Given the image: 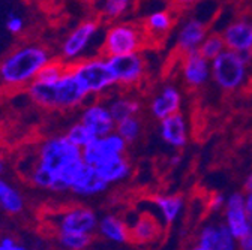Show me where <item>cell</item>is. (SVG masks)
Listing matches in <instances>:
<instances>
[{"instance_id":"12","label":"cell","mask_w":252,"mask_h":250,"mask_svg":"<svg viewBox=\"0 0 252 250\" xmlns=\"http://www.w3.org/2000/svg\"><path fill=\"white\" fill-rule=\"evenodd\" d=\"M204 250H239L236 237L230 232L222 219L206 222L197 234V243Z\"/></svg>"},{"instance_id":"17","label":"cell","mask_w":252,"mask_h":250,"mask_svg":"<svg viewBox=\"0 0 252 250\" xmlns=\"http://www.w3.org/2000/svg\"><path fill=\"white\" fill-rule=\"evenodd\" d=\"M159 135L173 148H183L188 144V124L182 114L176 112L161 120Z\"/></svg>"},{"instance_id":"5","label":"cell","mask_w":252,"mask_h":250,"mask_svg":"<svg viewBox=\"0 0 252 250\" xmlns=\"http://www.w3.org/2000/svg\"><path fill=\"white\" fill-rule=\"evenodd\" d=\"M146 30L143 26L132 23H116L110 26L102 38L101 54L105 57L140 53L146 41Z\"/></svg>"},{"instance_id":"15","label":"cell","mask_w":252,"mask_h":250,"mask_svg":"<svg viewBox=\"0 0 252 250\" xmlns=\"http://www.w3.org/2000/svg\"><path fill=\"white\" fill-rule=\"evenodd\" d=\"M128 225H129L131 240L137 244H149L156 241L159 238L164 226L159 217L149 213H140Z\"/></svg>"},{"instance_id":"29","label":"cell","mask_w":252,"mask_h":250,"mask_svg":"<svg viewBox=\"0 0 252 250\" xmlns=\"http://www.w3.org/2000/svg\"><path fill=\"white\" fill-rule=\"evenodd\" d=\"M141 129H143L141 121L135 115V117H128V118H125V120L116 123L114 132H117L128 144H132V142H135L140 138Z\"/></svg>"},{"instance_id":"4","label":"cell","mask_w":252,"mask_h":250,"mask_svg":"<svg viewBox=\"0 0 252 250\" xmlns=\"http://www.w3.org/2000/svg\"><path fill=\"white\" fill-rule=\"evenodd\" d=\"M74 75L86 90L87 96H101L116 85L113 72L105 56L98 54L84 57L77 63L69 65Z\"/></svg>"},{"instance_id":"26","label":"cell","mask_w":252,"mask_h":250,"mask_svg":"<svg viewBox=\"0 0 252 250\" xmlns=\"http://www.w3.org/2000/svg\"><path fill=\"white\" fill-rule=\"evenodd\" d=\"M132 6V0H98L96 9L107 20H119L128 14Z\"/></svg>"},{"instance_id":"11","label":"cell","mask_w":252,"mask_h":250,"mask_svg":"<svg viewBox=\"0 0 252 250\" xmlns=\"http://www.w3.org/2000/svg\"><path fill=\"white\" fill-rule=\"evenodd\" d=\"M220 214H222V222L227 225L236 240L252 232V223L245 205V192H231L227 195V202Z\"/></svg>"},{"instance_id":"24","label":"cell","mask_w":252,"mask_h":250,"mask_svg":"<svg viewBox=\"0 0 252 250\" xmlns=\"http://www.w3.org/2000/svg\"><path fill=\"white\" fill-rule=\"evenodd\" d=\"M26 208V199L17 186L0 177V210L6 214L17 216Z\"/></svg>"},{"instance_id":"10","label":"cell","mask_w":252,"mask_h":250,"mask_svg":"<svg viewBox=\"0 0 252 250\" xmlns=\"http://www.w3.org/2000/svg\"><path fill=\"white\" fill-rule=\"evenodd\" d=\"M116 85H134L144 77V58L140 53L107 57Z\"/></svg>"},{"instance_id":"3","label":"cell","mask_w":252,"mask_h":250,"mask_svg":"<svg viewBox=\"0 0 252 250\" xmlns=\"http://www.w3.org/2000/svg\"><path fill=\"white\" fill-rule=\"evenodd\" d=\"M26 91L36 107L48 111H74L81 108L89 98L69 66L56 80H35Z\"/></svg>"},{"instance_id":"39","label":"cell","mask_w":252,"mask_h":250,"mask_svg":"<svg viewBox=\"0 0 252 250\" xmlns=\"http://www.w3.org/2000/svg\"><path fill=\"white\" fill-rule=\"evenodd\" d=\"M188 250H204V249H203V247H200L198 244H194L192 247H189Z\"/></svg>"},{"instance_id":"9","label":"cell","mask_w":252,"mask_h":250,"mask_svg":"<svg viewBox=\"0 0 252 250\" xmlns=\"http://www.w3.org/2000/svg\"><path fill=\"white\" fill-rule=\"evenodd\" d=\"M126 147H128V142L117 132L96 137L86 148H83V161L84 164L96 168L119 156H125Z\"/></svg>"},{"instance_id":"7","label":"cell","mask_w":252,"mask_h":250,"mask_svg":"<svg viewBox=\"0 0 252 250\" xmlns=\"http://www.w3.org/2000/svg\"><path fill=\"white\" fill-rule=\"evenodd\" d=\"M98 214L86 205L66 207L50 216V226L54 231V234L80 232L93 235L98 231Z\"/></svg>"},{"instance_id":"13","label":"cell","mask_w":252,"mask_h":250,"mask_svg":"<svg viewBox=\"0 0 252 250\" xmlns=\"http://www.w3.org/2000/svg\"><path fill=\"white\" fill-rule=\"evenodd\" d=\"M80 121L87 126L94 137H104L116 129V121L105 102L96 101L89 105H83L80 112Z\"/></svg>"},{"instance_id":"2","label":"cell","mask_w":252,"mask_h":250,"mask_svg":"<svg viewBox=\"0 0 252 250\" xmlns=\"http://www.w3.org/2000/svg\"><path fill=\"white\" fill-rule=\"evenodd\" d=\"M53 58V53L42 44H21L0 60V88H27Z\"/></svg>"},{"instance_id":"41","label":"cell","mask_w":252,"mask_h":250,"mask_svg":"<svg viewBox=\"0 0 252 250\" xmlns=\"http://www.w3.org/2000/svg\"><path fill=\"white\" fill-rule=\"evenodd\" d=\"M0 250H3V247H2V246H0Z\"/></svg>"},{"instance_id":"31","label":"cell","mask_w":252,"mask_h":250,"mask_svg":"<svg viewBox=\"0 0 252 250\" xmlns=\"http://www.w3.org/2000/svg\"><path fill=\"white\" fill-rule=\"evenodd\" d=\"M225 50V42L220 35H210L207 36L203 44L200 45L198 51L201 53V56H204L207 60H213L216 56H219Z\"/></svg>"},{"instance_id":"37","label":"cell","mask_w":252,"mask_h":250,"mask_svg":"<svg viewBox=\"0 0 252 250\" xmlns=\"http://www.w3.org/2000/svg\"><path fill=\"white\" fill-rule=\"evenodd\" d=\"M243 192L245 194H252V171L243 180Z\"/></svg>"},{"instance_id":"25","label":"cell","mask_w":252,"mask_h":250,"mask_svg":"<svg viewBox=\"0 0 252 250\" xmlns=\"http://www.w3.org/2000/svg\"><path fill=\"white\" fill-rule=\"evenodd\" d=\"M105 104H107L116 123L128 118V117H135L140 112V102L129 96L117 95V96L110 98Z\"/></svg>"},{"instance_id":"23","label":"cell","mask_w":252,"mask_h":250,"mask_svg":"<svg viewBox=\"0 0 252 250\" xmlns=\"http://www.w3.org/2000/svg\"><path fill=\"white\" fill-rule=\"evenodd\" d=\"M99 175L104 178V181L111 186V184H119L126 181L131 174H132V167L131 162L125 158V156H119V158H114L99 167H96Z\"/></svg>"},{"instance_id":"14","label":"cell","mask_w":252,"mask_h":250,"mask_svg":"<svg viewBox=\"0 0 252 250\" xmlns=\"http://www.w3.org/2000/svg\"><path fill=\"white\" fill-rule=\"evenodd\" d=\"M108 187L110 186L104 181L96 168L84 164L75 180L72 181L69 192L80 198H92L107 192Z\"/></svg>"},{"instance_id":"34","label":"cell","mask_w":252,"mask_h":250,"mask_svg":"<svg viewBox=\"0 0 252 250\" xmlns=\"http://www.w3.org/2000/svg\"><path fill=\"white\" fill-rule=\"evenodd\" d=\"M0 246L3 247V250H29L26 246L17 243L12 237H3L0 240Z\"/></svg>"},{"instance_id":"18","label":"cell","mask_w":252,"mask_h":250,"mask_svg":"<svg viewBox=\"0 0 252 250\" xmlns=\"http://www.w3.org/2000/svg\"><path fill=\"white\" fill-rule=\"evenodd\" d=\"M228 50L237 51L240 54H248L252 51V24L246 21H236L230 24L224 33L220 35Z\"/></svg>"},{"instance_id":"40","label":"cell","mask_w":252,"mask_h":250,"mask_svg":"<svg viewBox=\"0 0 252 250\" xmlns=\"http://www.w3.org/2000/svg\"><path fill=\"white\" fill-rule=\"evenodd\" d=\"M179 3H194V2H197V0H177Z\"/></svg>"},{"instance_id":"19","label":"cell","mask_w":252,"mask_h":250,"mask_svg":"<svg viewBox=\"0 0 252 250\" xmlns=\"http://www.w3.org/2000/svg\"><path fill=\"white\" fill-rule=\"evenodd\" d=\"M206 38H207V33H206L204 23L200 20L191 18L182 26L180 32L177 35V48L185 54L197 51Z\"/></svg>"},{"instance_id":"32","label":"cell","mask_w":252,"mask_h":250,"mask_svg":"<svg viewBox=\"0 0 252 250\" xmlns=\"http://www.w3.org/2000/svg\"><path fill=\"white\" fill-rule=\"evenodd\" d=\"M5 26H6V30L11 33V35H21L26 28V21L21 15L15 14V12H11L5 21Z\"/></svg>"},{"instance_id":"8","label":"cell","mask_w":252,"mask_h":250,"mask_svg":"<svg viewBox=\"0 0 252 250\" xmlns=\"http://www.w3.org/2000/svg\"><path fill=\"white\" fill-rule=\"evenodd\" d=\"M210 72L215 83L224 90L239 88L246 78V54L224 50L212 60Z\"/></svg>"},{"instance_id":"16","label":"cell","mask_w":252,"mask_h":250,"mask_svg":"<svg viewBox=\"0 0 252 250\" xmlns=\"http://www.w3.org/2000/svg\"><path fill=\"white\" fill-rule=\"evenodd\" d=\"M182 71H183V78L186 84L191 87H200L206 84V81L209 80L212 74L209 60L204 56H201L198 50L185 54Z\"/></svg>"},{"instance_id":"27","label":"cell","mask_w":252,"mask_h":250,"mask_svg":"<svg viewBox=\"0 0 252 250\" xmlns=\"http://www.w3.org/2000/svg\"><path fill=\"white\" fill-rule=\"evenodd\" d=\"M173 26V20L170 12L167 11H156L152 12L147 20L146 24H143L146 33L149 36H156V35H165L168 30Z\"/></svg>"},{"instance_id":"6","label":"cell","mask_w":252,"mask_h":250,"mask_svg":"<svg viewBox=\"0 0 252 250\" xmlns=\"http://www.w3.org/2000/svg\"><path fill=\"white\" fill-rule=\"evenodd\" d=\"M99 33L98 20H84L75 26L71 32L63 38L59 50V58L65 65H74L78 60L86 57V53L93 45Z\"/></svg>"},{"instance_id":"1","label":"cell","mask_w":252,"mask_h":250,"mask_svg":"<svg viewBox=\"0 0 252 250\" xmlns=\"http://www.w3.org/2000/svg\"><path fill=\"white\" fill-rule=\"evenodd\" d=\"M83 165V150L63 134L41 139L33 156L23 158L21 171L26 181L36 189L65 194L69 192Z\"/></svg>"},{"instance_id":"36","label":"cell","mask_w":252,"mask_h":250,"mask_svg":"<svg viewBox=\"0 0 252 250\" xmlns=\"http://www.w3.org/2000/svg\"><path fill=\"white\" fill-rule=\"evenodd\" d=\"M245 205H246V213L252 223V194H245Z\"/></svg>"},{"instance_id":"28","label":"cell","mask_w":252,"mask_h":250,"mask_svg":"<svg viewBox=\"0 0 252 250\" xmlns=\"http://www.w3.org/2000/svg\"><path fill=\"white\" fill-rule=\"evenodd\" d=\"M56 240L65 250H86L90 246L93 235L80 232H59L56 234Z\"/></svg>"},{"instance_id":"30","label":"cell","mask_w":252,"mask_h":250,"mask_svg":"<svg viewBox=\"0 0 252 250\" xmlns=\"http://www.w3.org/2000/svg\"><path fill=\"white\" fill-rule=\"evenodd\" d=\"M65 137L72 142V144H75L78 148H86L94 138L93 134H92V131L87 128V126H84V124L78 120V121H75V123H72L71 126L66 129V132H65Z\"/></svg>"},{"instance_id":"33","label":"cell","mask_w":252,"mask_h":250,"mask_svg":"<svg viewBox=\"0 0 252 250\" xmlns=\"http://www.w3.org/2000/svg\"><path fill=\"white\" fill-rule=\"evenodd\" d=\"M225 202H227V195L224 194H213L212 198L209 199V208L213 214H218V213H222L224 207H225Z\"/></svg>"},{"instance_id":"35","label":"cell","mask_w":252,"mask_h":250,"mask_svg":"<svg viewBox=\"0 0 252 250\" xmlns=\"http://www.w3.org/2000/svg\"><path fill=\"white\" fill-rule=\"evenodd\" d=\"M239 250H252V232L237 240Z\"/></svg>"},{"instance_id":"22","label":"cell","mask_w":252,"mask_h":250,"mask_svg":"<svg viewBox=\"0 0 252 250\" xmlns=\"http://www.w3.org/2000/svg\"><path fill=\"white\" fill-rule=\"evenodd\" d=\"M180 104H182V98L177 88L173 85H167L165 88H162L159 95L152 99L150 112L156 120L161 121L162 118L179 112Z\"/></svg>"},{"instance_id":"20","label":"cell","mask_w":252,"mask_h":250,"mask_svg":"<svg viewBox=\"0 0 252 250\" xmlns=\"http://www.w3.org/2000/svg\"><path fill=\"white\" fill-rule=\"evenodd\" d=\"M98 232L104 240L114 244H125L131 241L128 222H125L122 217L116 214H105L104 217L99 219Z\"/></svg>"},{"instance_id":"38","label":"cell","mask_w":252,"mask_h":250,"mask_svg":"<svg viewBox=\"0 0 252 250\" xmlns=\"http://www.w3.org/2000/svg\"><path fill=\"white\" fill-rule=\"evenodd\" d=\"M5 171H6V162H5V159H3V156L0 154V177H2V175L5 174Z\"/></svg>"},{"instance_id":"21","label":"cell","mask_w":252,"mask_h":250,"mask_svg":"<svg viewBox=\"0 0 252 250\" xmlns=\"http://www.w3.org/2000/svg\"><path fill=\"white\" fill-rule=\"evenodd\" d=\"M153 207L158 210V217L161 219L164 226H170L180 219L185 208V199L176 194L156 195L153 198Z\"/></svg>"}]
</instances>
